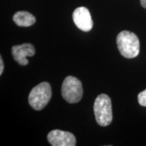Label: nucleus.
I'll return each mask as SVG.
<instances>
[{
	"label": "nucleus",
	"mask_w": 146,
	"mask_h": 146,
	"mask_svg": "<svg viewBox=\"0 0 146 146\" xmlns=\"http://www.w3.org/2000/svg\"><path fill=\"white\" fill-rule=\"evenodd\" d=\"M97 123L101 127H106L112 121V102L108 96L100 94L97 97L94 105Z\"/></svg>",
	"instance_id": "f03ea898"
},
{
	"label": "nucleus",
	"mask_w": 146,
	"mask_h": 146,
	"mask_svg": "<svg viewBox=\"0 0 146 146\" xmlns=\"http://www.w3.org/2000/svg\"><path fill=\"white\" fill-rule=\"evenodd\" d=\"M73 21L80 30L88 32L91 30L94 23L88 9L85 7H79L72 14Z\"/></svg>",
	"instance_id": "423d86ee"
},
{
	"label": "nucleus",
	"mask_w": 146,
	"mask_h": 146,
	"mask_svg": "<svg viewBox=\"0 0 146 146\" xmlns=\"http://www.w3.org/2000/svg\"><path fill=\"white\" fill-rule=\"evenodd\" d=\"M83 90L81 81L72 76L64 80L62 85V96L69 104L77 103L83 97Z\"/></svg>",
	"instance_id": "20e7f679"
},
{
	"label": "nucleus",
	"mask_w": 146,
	"mask_h": 146,
	"mask_svg": "<svg viewBox=\"0 0 146 146\" xmlns=\"http://www.w3.org/2000/svg\"><path fill=\"white\" fill-rule=\"evenodd\" d=\"M140 2H141V6L146 9V0H140Z\"/></svg>",
	"instance_id": "f8f14e48"
},
{
	"label": "nucleus",
	"mask_w": 146,
	"mask_h": 146,
	"mask_svg": "<svg viewBox=\"0 0 146 146\" xmlns=\"http://www.w3.org/2000/svg\"><path fill=\"white\" fill-rule=\"evenodd\" d=\"M3 60L1 57L0 58V75L2 74V72L3 71Z\"/></svg>",
	"instance_id": "9b49d317"
},
{
	"label": "nucleus",
	"mask_w": 146,
	"mask_h": 146,
	"mask_svg": "<svg viewBox=\"0 0 146 146\" xmlns=\"http://www.w3.org/2000/svg\"><path fill=\"white\" fill-rule=\"evenodd\" d=\"M13 21L19 27H30L36 22L35 16L26 11H19L16 12L13 16Z\"/></svg>",
	"instance_id": "6e6552de"
},
{
	"label": "nucleus",
	"mask_w": 146,
	"mask_h": 146,
	"mask_svg": "<svg viewBox=\"0 0 146 146\" xmlns=\"http://www.w3.org/2000/svg\"><path fill=\"white\" fill-rule=\"evenodd\" d=\"M18 64L21 66H26L29 64V60H27V58H23V59L18 60L17 62Z\"/></svg>",
	"instance_id": "9d476101"
},
{
	"label": "nucleus",
	"mask_w": 146,
	"mask_h": 146,
	"mask_svg": "<svg viewBox=\"0 0 146 146\" xmlns=\"http://www.w3.org/2000/svg\"><path fill=\"white\" fill-rule=\"evenodd\" d=\"M116 43L120 54L126 58H134L139 54V40L132 32L123 31L118 35Z\"/></svg>",
	"instance_id": "f257e3e1"
},
{
	"label": "nucleus",
	"mask_w": 146,
	"mask_h": 146,
	"mask_svg": "<svg viewBox=\"0 0 146 146\" xmlns=\"http://www.w3.org/2000/svg\"><path fill=\"white\" fill-rule=\"evenodd\" d=\"M12 54L14 59L18 62L23 58H26L27 56H33L35 54V49L31 43H24L12 47Z\"/></svg>",
	"instance_id": "0eeeda50"
},
{
	"label": "nucleus",
	"mask_w": 146,
	"mask_h": 146,
	"mask_svg": "<svg viewBox=\"0 0 146 146\" xmlns=\"http://www.w3.org/2000/svg\"><path fill=\"white\" fill-rule=\"evenodd\" d=\"M47 140L53 146H74L76 138L72 133L61 130H53L47 135Z\"/></svg>",
	"instance_id": "39448f33"
},
{
	"label": "nucleus",
	"mask_w": 146,
	"mask_h": 146,
	"mask_svg": "<svg viewBox=\"0 0 146 146\" xmlns=\"http://www.w3.org/2000/svg\"><path fill=\"white\" fill-rule=\"evenodd\" d=\"M137 98L139 104L141 106L146 107V89L139 94Z\"/></svg>",
	"instance_id": "1a4fd4ad"
},
{
	"label": "nucleus",
	"mask_w": 146,
	"mask_h": 146,
	"mask_svg": "<svg viewBox=\"0 0 146 146\" xmlns=\"http://www.w3.org/2000/svg\"><path fill=\"white\" fill-rule=\"evenodd\" d=\"M52 98V88L50 83L43 82L34 87L29 96V103L35 110H41L49 103Z\"/></svg>",
	"instance_id": "7ed1b4c3"
}]
</instances>
